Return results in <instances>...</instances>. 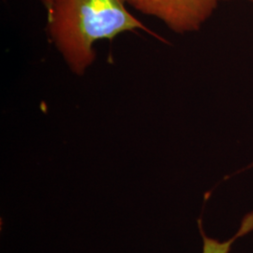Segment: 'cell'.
<instances>
[{
	"label": "cell",
	"instance_id": "6da1fadb",
	"mask_svg": "<svg viewBox=\"0 0 253 253\" xmlns=\"http://www.w3.org/2000/svg\"><path fill=\"white\" fill-rule=\"evenodd\" d=\"M125 0H54L48 34L70 70L83 75L96 58L94 44L126 31L143 30L160 40L132 15Z\"/></svg>",
	"mask_w": 253,
	"mask_h": 253
},
{
	"label": "cell",
	"instance_id": "3957f363",
	"mask_svg": "<svg viewBox=\"0 0 253 253\" xmlns=\"http://www.w3.org/2000/svg\"><path fill=\"white\" fill-rule=\"evenodd\" d=\"M200 233L203 237L204 247H203V253H229L233 244L235 241L243 237L246 235L250 234L253 231V211L248 213L242 219L240 228L238 229L237 233L232 238L228 239L226 241L220 242L217 239L211 238L205 234L204 229L202 226V221L199 220Z\"/></svg>",
	"mask_w": 253,
	"mask_h": 253
},
{
	"label": "cell",
	"instance_id": "7a4b0ae2",
	"mask_svg": "<svg viewBox=\"0 0 253 253\" xmlns=\"http://www.w3.org/2000/svg\"><path fill=\"white\" fill-rule=\"evenodd\" d=\"M140 12L161 20L172 31H197L217 8V0H125Z\"/></svg>",
	"mask_w": 253,
	"mask_h": 253
},
{
	"label": "cell",
	"instance_id": "5b68a950",
	"mask_svg": "<svg viewBox=\"0 0 253 253\" xmlns=\"http://www.w3.org/2000/svg\"><path fill=\"white\" fill-rule=\"evenodd\" d=\"M217 1H229V0H217ZM248 1H250L251 3H253V0H248Z\"/></svg>",
	"mask_w": 253,
	"mask_h": 253
},
{
	"label": "cell",
	"instance_id": "277c9868",
	"mask_svg": "<svg viewBox=\"0 0 253 253\" xmlns=\"http://www.w3.org/2000/svg\"><path fill=\"white\" fill-rule=\"evenodd\" d=\"M42 3L43 4V6L45 7L47 10V18H49L52 14V11L54 9V0H41Z\"/></svg>",
	"mask_w": 253,
	"mask_h": 253
}]
</instances>
